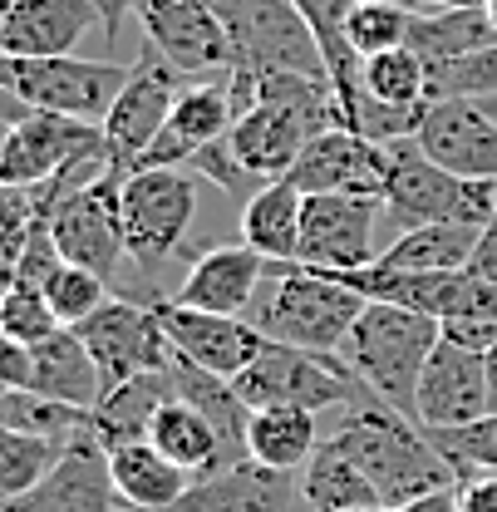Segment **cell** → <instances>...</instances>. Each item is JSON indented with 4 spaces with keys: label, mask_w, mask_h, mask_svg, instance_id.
<instances>
[{
    "label": "cell",
    "mask_w": 497,
    "mask_h": 512,
    "mask_svg": "<svg viewBox=\"0 0 497 512\" xmlns=\"http://www.w3.org/2000/svg\"><path fill=\"white\" fill-rule=\"evenodd\" d=\"M330 439L360 463V473L374 483L384 508H404V503H414L424 493L458 488V473L434 448L429 429L414 424L409 414L379 404V399L350 404L345 419L330 429Z\"/></svg>",
    "instance_id": "6da1fadb"
},
{
    "label": "cell",
    "mask_w": 497,
    "mask_h": 512,
    "mask_svg": "<svg viewBox=\"0 0 497 512\" xmlns=\"http://www.w3.org/2000/svg\"><path fill=\"white\" fill-rule=\"evenodd\" d=\"M365 306L370 301L355 286L335 281L320 266L271 261L247 316L261 325L266 340H281V345H296L311 355H340Z\"/></svg>",
    "instance_id": "7a4b0ae2"
},
{
    "label": "cell",
    "mask_w": 497,
    "mask_h": 512,
    "mask_svg": "<svg viewBox=\"0 0 497 512\" xmlns=\"http://www.w3.org/2000/svg\"><path fill=\"white\" fill-rule=\"evenodd\" d=\"M438 340H443V330H438L434 316L404 311L394 301H370L360 311V320H355L340 360L355 370V380L365 384L379 404H389V409H399V414L414 419L419 375H424V365H429Z\"/></svg>",
    "instance_id": "3957f363"
},
{
    "label": "cell",
    "mask_w": 497,
    "mask_h": 512,
    "mask_svg": "<svg viewBox=\"0 0 497 512\" xmlns=\"http://www.w3.org/2000/svg\"><path fill=\"white\" fill-rule=\"evenodd\" d=\"M124 84L128 64L114 60H79V55L20 60V55H0V94L15 99L20 109H35V114H64V119L104 124Z\"/></svg>",
    "instance_id": "277c9868"
},
{
    "label": "cell",
    "mask_w": 497,
    "mask_h": 512,
    "mask_svg": "<svg viewBox=\"0 0 497 512\" xmlns=\"http://www.w3.org/2000/svg\"><path fill=\"white\" fill-rule=\"evenodd\" d=\"M493 202H497V183L458 178V173L438 168L414 138L389 143L384 212L394 217L399 232L429 227V222H473V227H483L493 217Z\"/></svg>",
    "instance_id": "5b68a950"
},
{
    "label": "cell",
    "mask_w": 497,
    "mask_h": 512,
    "mask_svg": "<svg viewBox=\"0 0 497 512\" xmlns=\"http://www.w3.org/2000/svg\"><path fill=\"white\" fill-rule=\"evenodd\" d=\"M232 384L251 409L291 404V409H315V414L320 409H350L370 394L340 355H311V350H296V345H281V340H266V350Z\"/></svg>",
    "instance_id": "8992f818"
},
{
    "label": "cell",
    "mask_w": 497,
    "mask_h": 512,
    "mask_svg": "<svg viewBox=\"0 0 497 512\" xmlns=\"http://www.w3.org/2000/svg\"><path fill=\"white\" fill-rule=\"evenodd\" d=\"M197 217V173L187 168H133L119 188L124 247L143 271H158L183 247Z\"/></svg>",
    "instance_id": "52a82bcc"
},
{
    "label": "cell",
    "mask_w": 497,
    "mask_h": 512,
    "mask_svg": "<svg viewBox=\"0 0 497 512\" xmlns=\"http://www.w3.org/2000/svg\"><path fill=\"white\" fill-rule=\"evenodd\" d=\"M84 163H114V158H109L104 124H84V119L25 109V114L10 124V138H5L0 183L40 188V183L60 178L69 168H84Z\"/></svg>",
    "instance_id": "ba28073f"
},
{
    "label": "cell",
    "mask_w": 497,
    "mask_h": 512,
    "mask_svg": "<svg viewBox=\"0 0 497 512\" xmlns=\"http://www.w3.org/2000/svg\"><path fill=\"white\" fill-rule=\"evenodd\" d=\"M183 89H187L183 69L168 64L143 40L138 60L128 64V84L119 89V99H114V109H109V119H104V138H109L114 168L128 173V168L148 153V143L163 133V124H168V114H173V104H178Z\"/></svg>",
    "instance_id": "9c48e42d"
},
{
    "label": "cell",
    "mask_w": 497,
    "mask_h": 512,
    "mask_svg": "<svg viewBox=\"0 0 497 512\" xmlns=\"http://www.w3.org/2000/svg\"><path fill=\"white\" fill-rule=\"evenodd\" d=\"M74 330L89 345V355H94V365L104 375V389L173 365V340H168V330H163V320H158L153 306L109 296L94 316L84 325H74Z\"/></svg>",
    "instance_id": "30bf717a"
},
{
    "label": "cell",
    "mask_w": 497,
    "mask_h": 512,
    "mask_svg": "<svg viewBox=\"0 0 497 512\" xmlns=\"http://www.w3.org/2000/svg\"><path fill=\"white\" fill-rule=\"evenodd\" d=\"M384 217V197L365 192H315L301 212V252L296 261L320 271H365L384 247H374V227Z\"/></svg>",
    "instance_id": "8fae6325"
},
{
    "label": "cell",
    "mask_w": 497,
    "mask_h": 512,
    "mask_svg": "<svg viewBox=\"0 0 497 512\" xmlns=\"http://www.w3.org/2000/svg\"><path fill=\"white\" fill-rule=\"evenodd\" d=\"M138 25L143 40L183 74H227L237 64V45L212 0H143Z\"/></svg>",
    "instance_id": "7c38bea8"
},
{
    "label": "cell",
    "mask_w": 497,
    "mask_h": 512,
    "mask_svg": "<svg viewBox=\"0 0 497 512\" xmlns=\"http://www.w3.org/2000/svg\"><path fill=\"white\" fill-rule=\"evenodd\" d=\"M153 311L163 320L168 340H173V355L207 370V375H222V380H237L251 360L266 350V335L261 325L247 316H212V311H192L178 306L173 296L168 301H153Z\"/></svg>",
    "instance_id": "4fadbf2b"
},
{
    "label": "cell",
    "mask_w": 497,
    "mask_h": 512,
    "mask_svg": "<svg viewBox=\"0 0 497 512\" xmlns=\"http://www.w3.org/2000/svg\"><path fill=\"white\" fill-rule=\"evenodd\" d=\"M384 178H389V148L374 143L355 128H325L301 148V158L291 163L286 183L296 192H365V197H384Z\"/></svg>",
    "instance_id": "5bb4252c"
},
{
    "label": "cell",
    "mask_w": 497,
    "mask_h": 512,
    "mask_svg": "<svg viewBox=\"0 0 497 512\" xmlns=\"http://www.w3.org/2000/svg\"><path fill=\"white\" fill-rule=\"evenodd\" d=\"M414 143L458 178L497 183V119L478 99H429Z\"/></svg>",
    "instance_id": "9a60e30c"
},
{
    "label": "cell",
    "mask_w": 497,
    "mask_h": 512,
    "mask_svg": "<svg viewBox=\"0 0 497 512\" xmlns=\"http://www.w3.org/2000/svg\"><path fill=\"white\" fill-rule=\"evenodd\" d=\"M493 414L488 404V370L478 350H463L453 340H438L424 375H419V394H414V419L424 429H458Z\"/></svg>",
    "instance_id": "2e32d148"
},
{
    "label": "cell",
    "mask_w": 497,
    "mask_h": 512,
    "mask_svg": "<svg viewBox=\"0 0 497 512\" xmlns=\"http://www.w3.org/2000/svg\"><path fill=\"white\" fill-rule=\"evenodd\" d=\"M232 124H237V109H232L227 74L197 79V84H187L183 94H178V104H173L163 133L148 143V153H143L133 168H187L207 143L227 138ZM133 168H128V173H133Z\"/></svg>",
    "instance_id": "e0dca14e"
},
{
    "label": "cell",
    "mask_w": 497,
    "mask_h": 512,
    "mask_svg": "<svg viewBox=\"0 0 497 512\" xmlns=\"http://www.w3.org/2000/svg\"><path fill=\"white\" fill-rule=\"evenodd\" d=\"M114 503L119 493L109 478V453L84 429L64 444L55 468L20 503H10V512H114Z\"/></svg>",
    "instance_id": "ac0fdd59"
},
{
    "label": "cell",
    "mask_w": 497,
    "mask_h": 512,
    "mask_svg": "<svg viewBox=\"0 0 497 512\" xmlns=\"http://www.w3.org/2000/svg\"><path fill=\"white\" fill-rule=\"evenodd\" d=\"M266 266L271 261L261 252H251L247 242L212 247V252H202L187 266L173 301L192 306V311H212V316H247L261 281H266Z\"/></svg>",
    "instance_id": "d6986e66"
},
{
    "label": "cell",
    "mask_w": 497,
    "mask_h": 512,
    "mask_svg": "<svg viewBox=\"0 0 497 512\" xmlns=\"http://www.w3.org/2000/svg\"><path fill=\"white\" fill-rule=\"evenodd\" d=\"M94 25H99L94 0H10L0 55H20V60L74 55Z\"/></svg>",
    "instance_id": "ffe728a7"
},
{
    "label": "cell",
    "mask_w": 497,
    "mask_h": 512,
    "mask_svg": "<svg viewBox=\"0 0 497 512\" xmlns=\"http://www.w3.org/2000/svg\"><path fill=\"white\" fill-rule=\"evenodd\" d=\"M301 503V473L266 468L242 458L212 478H197L173 512H296Z\"/></svg>",
    "instance_id": "44dd1931"
},
{
    "label": "cell",
    "mask_w": 497,
    "mask_h": 512,
    "mask_svg": "<svg viewBox=\"0 0 497 512\" xmlns=\"http://www.w3.org/2000/svg\"><path fill=\"white\" fill-rule=\"evenodd\" d=\"M148 444L158 448L163 458H173L183 473H192V483H197V478H212V473H222V468L237 463L232 448L222 444L217 424H212L197 404H187L183 394H173V399L153 414Z\"/></svg>",
    "instance_id": "7402d4cb"
},
{
    "label": "cell",
    "mask_w": 497,
    "mask_h": 512,
    "mask_svg": "<svg viewBox=\"0 0 497 512\" xmlns=\"http://www.w3.org/2000/svg\"><path fill=\"white\" fill-rule=\"evenodd\" d=\"M173 394H178L173 365L114 384V389H104V399L94 404V414H89V434L99 439L104 453H114V448H124V444H138V439H148L153 414H158Z\"/></svg>",
    "instance_id": "603a6c76"
},
{
    "label": "cell",
    "mask_w": 497,
    "mask_h": 512,
    "mask_svg": "<svg viewBox=\"0 0 497 512\" xmlns=\"http://www.w3.org/2000/svg\"><path fill=\"white\" fill-rule=\"evenodd\" d=\"M35 350V375H30V394L69 404L79 414H94V404L104 399V375L89 355V345L79 340V330H55L50 340L30 345Z\"/></svg>",
    "instance_id": "cb8c5ba5"
},
{
    "label": "cell",
    "mask_w": 497,
    "mask_h": 512,
    "mask_svg": "<svg viewBox=\"0 0 497 512\" xmlns=\"http://www.w3.org/2000/svg\"><path fill=\"white\" fill-rule=\"evenodd\" d=\"M227 143H232V153L242 158L247 173H256L261 183H276V178L291 173V163L301 158L311 133H306V124H296L286 109H276V104H251L247 114H237Z\"/></svg>",
    "instance_id": "d4e9b609"
},
{
    "label": "cell",
    "mask_w": 497,
    "mask_h": 512,
    "mask_svg": "<svg viewBox=\"0 0 497 512\" xmlns=\"http://www.w3.org/2000/svg\"><path fill=\"white\" fill-rule=\"evenodd\" d=\"M109 478L128 512H173L192 488V473H183L173 458H163L148 439L124 444L109 453Z\"/></svg>",
    "instance_id": "484cf974"
},
{
    "label": "cell",
    "mask_w": 497,
    "mask_h": 512,
    "mask_svg": "<svg viewBox=\"0 0 497 512\" xmlns=\"http://www.w3.org/2000/svg\"><path fill=\"white\" fill-rule=\"evenodd\" d=\"M497 40V25L488 5H458V10H434V15H414L409 20V50L424 60V69L468 60L478 50H488Z\"/></svg>",
    "instance_id": "4316f807"
},
{
    "label": "cell",
    "mask_w": 497,
    "mask_h": 512,
    "mask_svg": "<svg viewBox=\"0 0 497 512\" xmlns=\"http://www.w3.org/2000/svg\"><path fill=\"white\" fill-rule=\"evenodd\" d=\"M325 444L320 414L315 409H251V429H247V458L281 468V473H301L315 458V448Z\"/></svg>",
    "instance_id": "83f0119b"
},
{
    "label": "cell",
    "mask_w": 497,
    "mask_h": 512,
    "mask_svg": "<svg viewBox=\"0 0 497 512\" xmlns=\"http://www.w3.org/2000/svg\"><path fill=\"white\" fill-rule=\"evenodd\" d=\"M473 222H429V227H409L399 232L384 252L374 256L379 271H468L473 247H478Z\"/></svg>",
    "instance_id": "f1b7e54d"
},
{
    "label": "cell",
    "mask_w": 497,
    "mask_h": 512,
    "mask_svg": "<svg viewBox=\"0 0 497 512\" xmlns=\"http://www.w3.org/2000/svg\"><path fill=\"white\" fill-rule=\"evenodd\" d=\"M301 508L306 512H355V508H384L374 483L360 473V463L325 434L315 458L301 468Z\"/></svg>",
    "instance_id": "f546056e"
},
{
    "label": "cell",
    "mask_w": 497,
    "mask_h": 512,
    "mask_svg": "<svg viewBox=\"0 0 497 512\" xmlns=\"http://www.w3.org/2000/svg\"><path fill=\"white\" fill-rule=\"evenodd\" d=\"M301 212H306V192H296L286 178L266 183L242 207V242L266 261H296V252H301Z\"/></svg>",
    "instance_id": "4dcf8cb0"
},
{
    "label": "cell",
    "mask_w": 497,
    "mask_h": 512,
    "mask_svg": "<svg viewBox=\"0 0 497 512\" xmlns=\"http://www.w3.org/2000/svg\"><path fill=\"white\" fill-rule=\"evenodd\" d=\"M64 453L60 439H45V434H25V429H10L0 424V508L20 503Z\"/></svg>",
    "instance_id": "1f68e13d"
},
{
    "label": "cell",
    "mask_w": 497,
    "mask_h": 512,
    "mask_svg": "<svg viewBox=\"0 0 497 512\" xmlns=\"http://www.w3.org/2000/svg\"><path fill=\"white\" fill-rule=\"evenodd\" d=\"M360 89L370 99H379V104L414 109V104H429V69L409 45H399V50L370 55L360 64Z\"/></svg>",
    "instance_id": "d6a6232c"
},
{
    "label": "cell",
    "mask_w": 497,
    "mask_h": 512,
    "mask_svg": "<svg viewBox=\"0 0 497 512\" xmlns=\"http://www.w3.org/2000/svg\"><path fill=\"white\" fill-rule=\"evenodd\" d=\"M409 10L399 0H355L350 5V20H345V35L355 45L360 60L384 55V50H399L409 40Z\"/></svg>",
    "instance_id": "836d02e7"
},
{
    "label": "cell",
    "mask_w": 497,
    "mask_h": 512,
    "mask_svg": "<svg viewBox=\"0 0 497 512\" xmlns=\"http://www.w3.org/2000/svg\"><path fill=\"white\" fill-rule=\"evenodd\" d=\"M429 439L453 463L458 483L473 473H497V414H483V419L458 424V429H429Z\"/></svg>",
    "instance_id": "e575fe53"
},
{
    "label": "cell",
    "mask_w": 497,
    "mask_h": 512,
    "mask_svg": "<svg viewBox=\"0 0 497 512\" xmlns=\"http://www.w3.org/2000/svg\"><path fill=\"white\" fill-rule=\"evenodd\" d=\"M45 301H50V311H55V320H60L64 330H74V325H84L109 301V281L99 271H84V266H69L64 261L60 271L50 276V286H45Z\"/></svg>",
    "instance_id": "d590c367"
},
{
    "label": "cell",
    "mask_w": 497,
    "mask_h": 512,
    "mask_svg": "<svg viewBox=\"0 0 497 512\" xmlns=\"http://www.w3.org/2000/svg\"><path fill=\"white\" fill-rule=\"evenodd\" d=\"M497 94V40L468 60L429 69V99H493Z\"/></svg>",
    "instance_id": "8d00e7d4"
},
{
    "label": "cell",
    "mask_w": 497,
    "mask_h": 512,
    "mask_svg": "<svg viewBox=\"0 0 497 512\" xmlns=\"http://www.w3.org/2000/svg\"><path fill=\"white\" fill-rule=\"evenodd\" d=\"M0 330H5L10 340L40 345V340H50V335L64 330V325L55 320V311H50V301H45V291H40V286L15 281V286L0 296Z\"/></svg>",
    "instance_id": "74e56055"
},
{
    "label": "cell",
    "mask_w": 497,
    "mask_h": 512,
    "mask_svg": "<svg viewBox=\"0 0 497 512\" xmlns=\"http://www.w3.org/2000/svg\"><path fill=\"white\" fill-rule=\"evenodd\" d=\"M187 173H197L202 183H212V188L227 192V197H232V202H242V207H247L251 197L266 188L256 173H247V168H242V158L232 153V143H227V138L207 143V148H202V153L187 163Z\"/></svg>",
    "instance_id": "f35d334b"
},
{
    "label": "cell",
    "mask_w": 497,
    "mask_h": 512,
    "mask_svg": "<svg viewBox=\"0 0 497 512\" xmlns=\"http://www.w3.org/2000/svg\"><path fill=\"white\" fill-rule=\"evenodd\" d=\"M45 212V192L40 188H15V183H0V256L15 261L25 237L35 232Z\"/></svg>",
    "instance_id": "ab89813d"
},
{
    "label": "cell",
    "mask_w": 497,
    "mask_h": 512,
    "mask_svg": "<svg viewBox=\"0 0 497 512\" xmlns=\"http://www.w3.org/2000/svg\"><path fill=\"white\" fill-rule=\"evenodd\" d=\"M30 375H35V350L0 330V394H30Z\"/></svg>",
    "instance_id": "60d3db41"
},
{
    "label": "cell",
    "mask_w": 497,
    "mask_h": 512,
    "mask_svg": "<svg viewBox=\"0 0 497 512\" xmlns=\"http://www.w3.org/2000/svg\"><path fill=\"white\" fill-rule=\"evenodd\" d=\"M438 330H443V340H453V345H463V350H488L497 340V320L488 316H453V320H438Z\"/></svg>",
    "instance_id": "b9f144b4"
},
{
    "label": "cell",
    "mask_w": 497,
    "mask_h": 512,
    "mask_svg": "<svg viewBox=\"0 0 497 512\" xmlns=\"http://www.w3.org/2000/svg\"><path fill=\"white\" fill-rule=\"evenodd\" d=\"M458 512H497V473H473L458 483Z\"/></svg>",
    "instance_id": "7bdbcfd3"
},
{
    "label": "cell",
    "mask_w": 497,
    "mask_h": 512,
    "mask_svg": "<svg viewBox=\"0 0 497 512\" xmlns=\"http://www.w3.org/2000/svg\"><path fill=\"white\" fill-rule=\"evenodd\" d=\"M468 271H473V276H483V281H497V202H493V217H488V222H483V232H478V247H473Z\"/></svg>",
    "instance_id": "ee69618b"
},
{
    "label": "cell",
    "mask_w": 497,
    "mask_h": 512,
    "mask_svg": "<svg viewBox=\"0 0 497 512\" xmlns=\"http://www.w3.org/2000/svg\"><path fill=\"white\" fill-rule=\"evenodd\" d=\"M138 5H143V0H94V10H99V30H104L109 45L124 35V20L128 15H138Z\"/></svg>",
    "instance_id": "f6af8a7d"
},
{
    "label": "cell",
    "mask_w": 497,
    "mask_h": 512,
    "mask_svg": "<svg viewBox=\"0 0 497 512\" xmlns=\"http://www.w3.org/2000/svg\"><path fill=\"white\" fill-rule=\"evenodd\" d=\"M389 512H458V488H438V493H424L404 508H389Z\"/></svg>",
    "instance_id": "bcb514c9"
},
{
    "label": "cell",
    "mask_w": 497,
    "mask_h": 512,
    "mask_svg": "<svg viewBox=\"0 0 497 512\" xmlns=\"http://www.w3.org/2000/svg\"><path fill=\"white\" fill-rule=\"evenodd\" d=\"M483 370H488V404H493V414H497V340L483 350Z\"/></svg>",
    "instance_id": "7dc6e473"
},
{
    "label": "cell",
    "mask_w": 497,
    "mask_h": 512,
    "mask_svg": "<svg viewBox=\"0 0 497 512\" xmlns=\"http://www.w3.org/2000/svg\"><path fill=\"white\" fill-rule=\"evenodd\" d=\"M5 138H10V124L0 119V163H5Z\"/></svg>",
    "instance_id": "c3c4849f"
},
{
    "label": "cell",
    "mask_w": 497,
    "mask_h": 512,
    "mask_svg": "<svg viewBox=\"0 0 497 512\" xmlns=\"http://www.w3.org/2000/svg\"><path fill=\"white\" fill-rule=\"evenodd\" d=\"M478 104H483V109H488V114L497 119V94H493V99H478Z\"/></svg>",
    "instance_id": "681fc988"
},
{
    "label": "cell",
    "mask_w": 497,
    "mask_h": 512,
    "mask_svg": "<svg viewBox=\"0 0 497 512\" xmlns=\"http://www.w3.org/2000/svg\"><path fill=\"white\" fill-rule=\"evenodd\" d=\"M5 10H10V0H0V30H5Z\"/></svg>",
    "instance_id": "f907efd6"
},
{
    "label": "cell",
    "mask_w": 497,
    "mask_h": 512,
    "mask_svg": "<svg viewBox=\"0 0 497 512\" xmlns=\"http://www.w3.org/2000/svg\"><path fill=\"white\" fill-rule=\"evenodd\" d=\"M488 15H493V25H497V0H488Z\"/></svg>",
    "instance_id": "816d5d0a"
},
{
    "label": "cell",
    "mask_w": 497,
    "mask_h": 512,
    "mask_svg": "<svg viewBox=\"0 0 497 512\" xmlns=\"http://www.w3.org/2000/svg\"><path fill=\"white\" fill-rule=\"evenodd\" d=\"M355 512H389V508H355Z\"/></svg>",
    "instance_id": "f5cc1de1"
}]
</instances>
